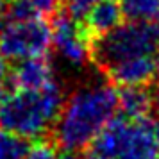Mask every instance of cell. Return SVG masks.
Returning a JSON list of instances; mask_svg holds the SVG:
<instances>
[{
    "instance_id": "cell-3",
    "label": "cell",
    "mask_w": 159,
    "mask_h": 159,
    "mask_svg": "<svg viewBox=\"0 0 159 159\" xmlns=\"http://www.w3.org/2000/svg\"><path fill=\"white\" fill-rule=\"evenodd\" d=\"M159 123L115 116L88 145L86 159H157Z\"/></svg>"
},
{
    "instance_id": "cell-17",
    "label": "cell",
    "mask_w": 159,
    "mask_h": 159,
    "mask_svg": "<svg viewBox=\"0 0 159 159\" xmlns=\"http://www.w3.org/2000/svg\"><path fill=\"white\" fill-rule=\"evenodd\" d=\"M152 111H154V115H156L157 123H159V89H157V93L154 95V107H152Z\"/></svg>"
},
{
    "instance_id": "cell-9",
    "label": "cell",
    "mask_w": 159,
    "mask_h": 159,
    "mask_svg": "<svg viewBox=\"0 0 159 159\" xmlns=\"http://www.w3.org/2000/svg\"><path fill=\"white\" fill-rule=\"evenodd\" d=\"M84 29L91 38H98L118 27L123 20V11L120 0H100L88 9L82 16Z\"/></svg>"
},
{
    "instance_id": "cell-4",
    "label": "cell",
    "mask_w": 159,
    "mask_h": 159,
    "mask_svg": "<svg viewBox=\"0 0 159 159\" xmlns=\"http://www.w3.org/2000/svg\"><path fill=\"white\" fill-rule=\"evenodd\" d=\"M159 52L157 22H122L91 41V61L102 70L107 66L143 56H156Z\"/></svg>"
},
{
    "instance_id": "cell-6",
    "label": "cell",
    "mask_w": 159,
    "mask_h": 159,
    "mask_svg": "<svg viewBox=\"0 0 159 159\" xmlns=\"http://www.w3.org/2000/svg\"><path fill=\"white\" fill-rule=\"evenodd\" d=\"M50 47L65 65L82 68L91 61V36L84 25L70 13L57 15L50 23Z\"/></svg>"
},
{
    "instance_id": "cell-13",
    "label": "cell",
    "mask_w": 159,
    "mask_h": 159,
    "mask_svg": "<svg viewBox=\"0 0 159 159\" xmlns=\"http://www.w3.org/2000/svg\"><path fill=\"white\" fill-rule=\"evenodd\" d=\"M30 150L29 138L0 129V159H25Z\"/></svg>"
},
{
    "instance_id": "cell-1",
    "label": "cell",
    "mask_w": 159,
    "mask_h": 159,
    "mask_svg": "<svg viewBox=\"0 0 159 159\" xmlns=\"http://www.w3.org/2000/svg\"><path fill=\"white\" fill-rule=\"evenodd\" d=\"M118 91L113 82L88 80L66 95L54 138L65 152L86 150L95 136L116 116Z\"/></svg>"
},
{
    "instance_id": "cell-18",
    "label": "cell",
    "mask_w": 159,
    "mask_h": 159,
    "mask_svg": "<svg viewBox=\"0 0 159 159\" xmlns=\"http://www.w3.org/2000/svg\"><path fill=\"white\" fill-rule=\"evenodd\" d=\"M6 11H7V0H0V22L4 20Z\"/></svg>"
},
{
    "instance_id": "cell-5",
    "label": "cell",
    "mask_w": 159,
    "mask_h": 159,
    "mask_svg": "<svg viewBox=\"0 0 159 159\" xmlns=\"http://www.w3.org/2000/svg\"><path fill=\"white\" fill-rule=\"evenodd\" d=\"M50 23L43 16L11 18L0 22V52L6 59L22 61L38 56H47L50 48Z\"/></svg>"
},
{
    "instance_id": "cell-11",
    "label": "cell",
    "mask_w": 159,
    "mask_h": 159,
    "mask_svg": "<svg viewBox=\"0 0 159 159\" xmlns=\"http://www.w3.org/2000/svg\"><path fill=\"white\" fill-rule=\"evenodd\" d=\"M63 0H9L6 16L27 18V16H45L56 13Z\"/></svg>"
},
{
    "instance_id": "cell-15",
    "label": "cell",
    "mask_w": 159,
    "mask_h": 159,
    "mask_svg": "<svg viewBox=\"0 0 159 159\" xmlns=\"http://www.w3.org/2000/svg\"><path fill=\"white\" fill-rule=\"evenodd\" d=\"M63 2L66 6V11L72 16H75L77 20H80L88 13V9L95 6L97 2H100V0H63Z\"/></svg>"
},
{
    "instance_id": "cell-21",
    "label": "cell",
    "mask_w": 159,
    "mask_h": 159,
    "mask_svg": "<svg viewBox=\"0 0 159 159\" xmlns=\"http://www.w3.org/2000/svg\"><path fill=\"white\" fill-rule=\"evenodd\" d=\"M157 159H159V157H157Z\"/></svg>"
},
{
    "instance_id": "cell-12",
    "label": "cell",
    "mask_w": 159,
    "mask_h": 159,
    "mask_svg": "<svg viewBox=\"0 0 159 159\" xmlns=\"http://www.w3.org/2000/svg\"><path fill=\"white\" fill-rule=\"evenodd\" d=\"M123 18L132 22H159V0H120Z\"/></svg>"
},
{
    "instance_id": "cell-2",
    "label": "cell",
    "mask_w": 159,
    "mask_h": 159,
    "mask_svg": "<svg viewBox=\"0 0 159 159\" xmlns=\"http://www.w3.org/2000/svg\"><path fill=\"white\" fill-rule=\"evenodd\" d=\"M66 93L61 80L43 89H13L0 98V129L29 139L45 138L57 122Z\"/></svg>"
},
{
    "instance_id": "cell-8",
    "label": "cell",
    "mask_w": 159,
    "mask_h": 159,
    "mask_svg": "<svg viewBox=\"0 0 159 159\" xmlns=\"http://www.w3.org/2000/svg\"><path fill=\"white\" fill-rule=\"evenodd\" d=\"M104 73L107 79L120 88L129 86H148L157 75L156 68V56H143L127 61H120L107 66Z\"/></svg>"
},
{
    "instance_id": "cell-20",
    "label": "cell",
    "mask_w": 159,
    "mask_h": 159,
    "mask_svg": "<svg viewBox=\"0 0 159 159\" xmlns=\"http://www.w3.org/2000/svg\"><path fill=\"white\" fill-rule=\"evenodd\" d=\"M156 68H157V75H156V77L159 79V52L156 54Z\"/></svg>"
},
{
    "instance_id": "cell-14",
    "label": "cell",
    "mask_w": 159,
    "mask_h": 159,
    "mask_svg": "<svg viewBox=\"0 0 159 159\" xmlns=\"http://www.w3.org/2000/svg\"><path fill=\"white\" fill-rule=\"evenodd\" d=\"M25 159H59L57 145L48 143V141H39V143L30 145V150Z\"/></svg>"
},
{
    "instance_id": "cell-7",
    "label": "cell",
    "mask_w": 159,
    "mask_h": 159,
    "mask_svg": "<svg viewBox=\"0 0 159 159\" xmlns=\"http://www.w3.org/2000/svg\"><path fill=\"white\" fill-rule=\"evenodd\" d=\"M9 80L15 89H43L57 80L56 68L47 56L16 61L9 72Z\"/></svg>"
},
{
    "instance_id": "cell-10",
    "label": "cell",
    "mask_w": 159,
    "mask_h": 159,
    "mask_svg": "<svg viewBox=\"0 0 159 159\" xmlns=\"http://www.w3.org/2000/svg\"><path fill=\"white\" fill-rule=\"evenodd\" d=\"M154 107V95L147 86L120 88L118 91V109L127 118H147Z\"/></svg>"
},
{
    "instance_id": "cell-19",
    "label": "cell",
    "mask_w": 159,
    "mask_h": 159,
    "mask_svg": "<svg viewBox=\"0 0 159 159\" xmlns=\"http://www.w3.org/2000/svg\"><path fill=\"white\" fill-rule=\"evenodd\" d=\"M59 159H80L77 156V152H65L63 156H59Z\"/></svg>"
},
{
    "instance_id": "cell-16",
    "label": "cell",
    "mask_w": 159,
    "mask_h": 159,
    "mask_svg": "<svg viewBox=\"0 0 159 159\" xmlns=\"http://www.w3.org/2000/svg\"><path fill=\"white\" fill-rule=\"evenodd\" d=\"M7 59L4 57V54L0 52V84H4V79H6V75H7V63H6Z\"/></svg>"
}]
</instances>
